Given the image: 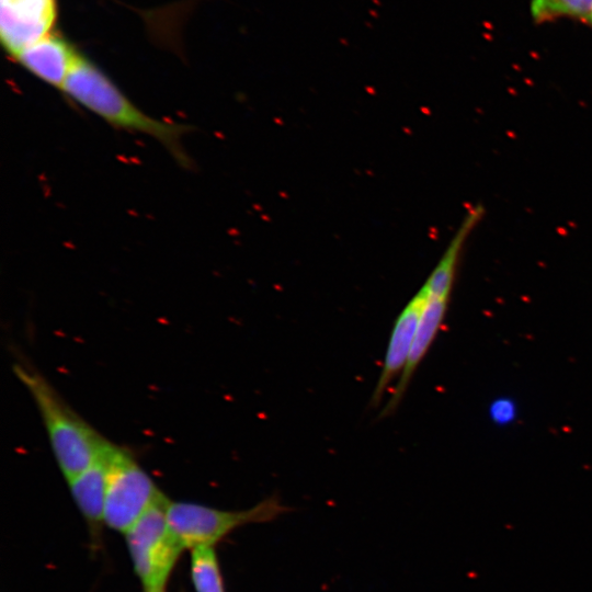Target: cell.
I'll return each instance as SVG.
<instances>
[{
  "label": "cell",
  "instance_id": "obj_12",
  "mask_svg": "<svg viewBox=\"0 0 592 592\" xmlns=\"http://www.w3.org/2000/svg\"><path fill=\"white\" fill-rule=\"evenodd\" d=\"M191 577L196 592H225L214 546L192 549Z\"/></svg>",
  "mask_w": 592,
  "mask_h": 592
},
{
  "label": "cell",
  "instance_id": "obj_16",
  "mask_svg": "<svg viewBox=\"0 0 592 592\" xmlns=\"http://www.w3.org/2000/svg\"><path fill=\"white\" fill-rule=\"evenodd\" d=\"M588 23H589L590 25H592V5H591V11H590V15H589Z\"/></svg>",
  "mask_w": 592,
  "mask_h": 592
},
{
  "label": "cell",
  "instance_id": "obj_15",
  "mask_svg": "<svg viewBox=\"0 0 592 592\" xmlns=\"http://www.w3.org/2000/svg\"><path fill=\"white\" fill-rule=\"evenodd\" d=\"M146 592H164V587L146 589Z\"/></svg>",
  "mask_w": 592,
  "mask_h": 592
},
{
  "label": "cell",
  "instance_id": "obj_5",
  "mask_svg": "<svg viewBox=\"0 0 592 592\" xmlns=\"http://www.w3.org/2000/svg\"><path fill=\"white\" fill-rule=\"evenodd\" d=\"M161 494L132 454L112 444L105 492L104 522L126 532Z\"/></svg>",
  "mask_w": 592,
  "mask_h": 592
},
{
  "label": "cell",
  "instance_id": "obj_4",
  "mask_svg": "<svg viewBox=\"0 0 592 592\" xmlns=\"http://www.w3.org/2000/svg\"><path fill=\"white\" fill-rule=\"evenodd\" d=\"M169 502L161 493L125 532L134 569L145 590L166 585L184 549L168 522Z\"/></svg>",
  "mask_w": 592,
  "mask_h": 592
},
{
  "label": "cell",
  "instance_id": "obj_1",
  "mask_svg": "<svg viewBox=\"0 0 592 592\" xmlns=\"http://www.w3.org/2000/svg\"><path fill=\"white\" fill-rule=\"evenodd\" d=\"M61 92L114 128L151 137L183 168L192 166L182 145V137L191 126L150 116L87 58L80 56Z\"/></svg>",
  "mask_w": 592,
  "mask_h": 592
},
{
  "label": "cell",
  "instance_id": "obj_9",
  "mask_svg": "<svg viewBox=\"0 0 592 592\" xmlns=\"http://www.w3.org/2000/svg\"><path fill=\"white\" fill-rule=\"evenodd\" d=\"M15 58L31 75L61 90L80 55L65 39L48 34Z\"/></svg>",
  "mask_w": 592,
  "mask_h": 592
},
{
  "label": "cell",
  "instance_id": "obj_3",
  "mask_svg": "<svg viewBox=\"0 0 592 592\" xmlns=\"http://www.w3.org/2000/svg\"><path fill=\"white\" fill-rule=\"evenodd\" d=\"M289 511L277 496H270L255 505L240 511H224L197 503L172 502L167 516L172 532L184 548L214 546L237 527L250 523L276 520Z\"/></svg>",
  "mask_w": 592,
  "mask_h": 592
},
{
  "label": "cell",
  "instance_id": "obj_2",
  "mask_svg": "<svg viewBox=\"0 0 592 592\" xmlns=\"http://www.w3.org/2000/svg\"><path fill=\"white\" fill-rule=\"evenodd\" d=\"M13 372L31 394L56 462L70 480L101 456L110 442L79 417L33 366L18 361Z\"/></svg>",
  "mask_w": 592,
  "mask_h": 592
},
{
  "label": "cell",
  "instance_id": "obj_7",
  "mask_svg": "<svg viewBox=\"0 0 592 592\" xmlns=\"http://www.w3.org/2000/svg\"><path fill=\"white\" fill-rule=\"evenodd\" d=\"M428 298L429 294L422 286L395 320L383 367L369 400L371 408L380 405L389 385L405 368Z\"/></svg>",
  "mask_w": 592,
  "mask_h": 592
},
{
  "label": "cell",
  "instance_id": "obj_11",
  "mask_svg": "<svg viewBox=\"0 0 592 592\" xmlns=\"http://www.w3.org/2000/svg\"><path fill=\"white\" fill-rule=\"evenodd\" d=\"M483 215L481 205L473 207L464 217L444 254L431 272L423 287L430 296L448 298L453 287L456 264L465 241Z\"/></svg>",
  "mask_w": 592,
  "mask_h": 592
},
{
  "label": "cell",
  "instance_id": "obj_8",
  "mask_svg": "<svg viewBox=\"0 0 592 592\" xmlns=\"http://www.w3.org/2000/svg\"><path fill=\"white\" fill-rule=\"evenodd\" d=\"M448 298L429 295L405 368L399 375L388 401L380 410L378 419L390 417L400 406L418 366L428 353L443 323Z\"/></svg>",
  "mask_w": 592,
  "mask_h": 592
},
{
  "label": "cell",
  "instance_id": "obj_6",
  "mask_svg": "<svg viewBox=\"0 0 592 592\" xmlns=\"http://www.w3.org/2000/svg\"><path fill=\"white\" fill-rule=\"evenodd\" d=\"M56 15L55 0H1L0 37L16 57L49 34Z\"/></svg>",
  "mask_w": 592,
  "mask_h": 592
},
{
  "label": "cell",
  "instance_id": "obj_14",
  "mask_svg": "<svg viewBox=\"0 0 592 592\" xmlns=\"http://www.w3.org/2000/svg\"><path fill=\"white\" fill-rule=\"evenodd\" d=\"M490 417L501 425L511 423L516 417V406L509 398H499L490 406Z\"/></svg>",
  "mask_w": 592,
  "mask_h": 592
},
{
  "label": "cell",
  "instance_id": "obj_10",
  "mask_svg": "<svg viewBox=\"0 0 592 592\" xmlns=\"http://www.w3.org/2000/svg\"><path fill=\"white\" fill-rule=\"evenodd\" d=\"M113 443L88 468L68 480L72 498L91 531L100 533L104 522L109 454Z\"/></svg>",
  "mask_w": 592,
  "mask_h": 592
},
{
  "label": "cell",
  "instance_id": "obj_13",
  "mask_svg": "<svg viewBox=\"0 0 592 592\" xmlns=\"http://www.w3.org/2000/svg\"><path fill=\"white\" fill-rule=\"evenodd\" d=\"M592 0H531V14L537 23L559 18H571L587 22Z\"/></svg>",
  "mask_w": 592,
  "mask_h": 592
}]
</instances>
